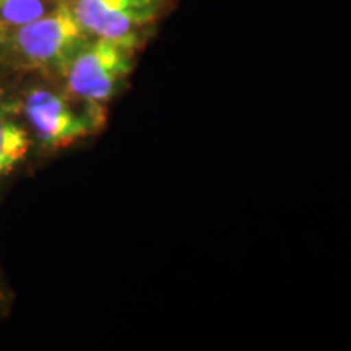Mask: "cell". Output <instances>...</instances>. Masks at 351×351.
<instances>
[{
    "mask_svg": "<svg viewBox=\"0 0 351 351\" xmlns=\"http://www.w3.org/2000/svg\"><path fill=\"white\" fill-rule=\"evenodd\" d=\"M3 77L43 160L98 137L108 124L109 108L77 98L60 80Z\"/></svg>",
    "mask_w": 351,
    "mask_h": 351,
    "instance_id": "1",
    "label": "cell"
},
{
    "mask_svg": "<svg viewBox=\"0 0 351 351\" xmlns=\"http://www.w3.org/2000/svg\"><path fill=\"white\" fill-rule=\"evenodd\" d=\"M90 38L62 0L41 19L10 29L0 75L62 80L73 57Z\"/></svg>",
    "mask_w": 351,
    "mask_h": 351,
    "instance_id": "2",
    "label": "cell"
},
{
    "mask_svg": "<svg viewBox=\"0 0 351 351\" xmlns=\"http://www.w3.org/2000/svg\"><path fill=\"white\" fill-rule=\"evenodd\" d=\"M148 39L125 38L88 39L62 77V85L73 96L109 108L129 86L138 54Z\"/></svg>",
    "mask_w": 351,
    "mask_h": 351,
    "instance_id": "3",
    "label": "cell"
},
{
    "mask_svg": "<svg viewBox=\"0 0 351 351\" xmlns=\"http://www.w3.org/2000/svg\"><path fill=\"white\" fill-rule=\"evenodd\" d=\"M95 38L150 39L179 0H64Z\"/></svg>",
    "mask_w": 351,
    "mask_h": 351,
    "instance_id": "4",
    "label": "cell"
},
{
    "mask_svg": "<svg viewBox=\"0 0 351 351\" xmlns=\"http://www.w3.org/2000/svg\"><path fill=\"white\" fill-rule=\"evenodd\" d=\"M44 161L16 108L7 78L0 75V195Z\"/></svg>",
    "mask_w": 351,
    "mask_h": 351,
    "instance_id": "5",
    "label": "cell"
},
{
    "mask_svg": "<svg viewBox=\"0 0 351 351\" xmlns=\"http://www.w3.org/2000/svg\"><path fill=\"white\" fill-rule=\"evenodd\" d=\"M62 0H0V23L7 28L26 25L41 19Z\"/></svg>",
    "mask_w": 351,
    "mask_h": 351,
    "instance_id": "6",
    "label": "cell"
},
{
    "mask_svg": "<svg viewBox=\"0 0 351 351\" xmlns=\"http://www.w3.org/2000/svg\"><path fill=\"white\" fill-rule=\"evenodd\" d=\"M8 289L5 285V280H3L2 269H0V315H2L3 311L7 309L8 304H10V295H8Z\"/></svg>",
    "mask_w": 351,
    "mask_h": 351,
    "instance_id": "7",
    "label": "cell"
},
{
    "mask_svg": "<svg viewBox=\"0 0 351 351\" xmlns=\"http://www.w3.org/2000/svg\"><path fill=\"white\" fill-rule=\"evenodd\" d=\"M10 28H7L5 25L0 23V73H2V65H3V56H5V47H7V39Z\"/></svg>",
    "mask_w": 351,
    "mask_h": 351,
    "instance_id": "8",
    "label": "cell"
}]
</instances>
